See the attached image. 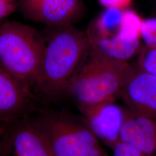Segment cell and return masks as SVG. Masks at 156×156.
Masks as SVG:
<instances>
[{"label": "cell", "mask_w": 156, "mask_h": 156, "mask_svg": "<svg viewBox=\"0 0 156 156\" xmlns=\"http://www.w3.org/2000/svg\"><path fill=\"white\" fill-rule=\"evenodd\" d=\"M46 42L44 55L33 92L39 102L65 96L67 85L89 48L86 33L73 25L56 27Z\"/></svg>", "instance_id": "6da1fadb"}, {"label": "cell", "mask_w": 156, "mask_h": 156, "mask_svg": "<svg viewBox=\"0 0 156 156\" xmlns=\"http://www.w3.org/2000/svg\"><path fill=\"white\" fill-rule=\"evenodd\" d=\"M133 68L127 62L102 55L89 47L67 85L65 96L78 107L114 101Z\"/></svg>", "instance_id": "7a4b0ae2"}, {"label": "cell", "mask_w": 156, "mask_h": 156, "mask_svg": "<svg viewBox=\"0 0 156 156\" xmlns=\"http://www.w3.org/2000/svg\"><path fill=\"white\" fill-rule=\"evenodd\" d=\"M33 117L53 156H110L83 116L40 107Z\"/></svg>", "instance_id": "3957f363"}, {"label": "cell", "mask_w": 156, "mask_h": 156, "mask_svg": "<svg viewBox=\"0 0 156 156\" xmlns=\"http://www.w3.org/2000/svg\"><path fill=\"white\" fill-rule=\"evenodd\" d=\"M45 47V40L28 25L10 20L1 24L0 66L32 91Z\"/></svg>", "instance_id": "277c9868"}, {"label": "cell", "mask_w": 156, "mask_h": 156, "mask_svg": "<svg viewBox=\"0 0 156 156\" xmlns=\"http://www.w3.org/2000/svg\"><path fill=\"white\" fill-rule=\"evenodd\" d=\"M0 156H53L33 115L0 128Z\"/></svg>", "instance_id": "5b68a950"}, {"label": "cell", "mask_w": 156, "mask_h": 156, "mask_svg": "<svg viewBox=\"0 0 156 156\" xmlns=\"http://www.w3.org/2000/svg\"><path fill=\"white\" fill-rule=\"evenodd\" d=\"M38 104L31 90L0 66V128L33 115Z\"/></svg>", "instance_id": "8992f818"}, {"label": "cell", "mask_w": 156, "mask_h": 156, "mask_svg": "<svg viewBox=\"0 0 156 156\" xmlns=\"http://www.w3.org/2000/svg\"><path fill=\"white\" fill-rule=\"evenodd\" d=\"M17 7L26 19L56 27L73 25L84 11L82 0H19Z\"/></svg>", "instance_id": "52a82bcc"}, {"label": "cell", "mask_w": 156, "mask_h": 156, "mask_svg": "<svg viewBox=\"0 0 156 156\" xmlns=\"http://www.w3.org/2000/svg\"><path fill=\"white\" fill-rule=\"evenodd\" d=\"M120 97L129 111L156 122V76L134 68Z\"/></svg>", "instance_id": "ba28073f"}, {"label": "cell", "mask_w": 156, "mask_h": 156, "mask_svg": "<svg viewBox=\"0 0 156 156\" xmlns=\"http://www.w3.org/2000/svg\"><path fill=\"white\" fill-rule=\"evenodd\" d=\"M90 128L107 146L111 148L120 139L124 109L109 101L78 107Z\"/></svg>", "instance_id": "9c48e42d"}, {"label": "cell", "mask_w": 156, "mask_h": 156, "mask_svg": "<svg viewBox=\"0 0 156 156\" xmlns=\"http://www.w3.org/2000/svg\"><path fill=\"white\" fill-rule=\"evenodd\" d=\"M120 139L145 156H156V122L123 108Z\"/></svg>", "instance_id": "30bf717a"}, {"label": "cell", "mask_w": 156, "mask_h": 156, "mask_svg": "<svg viewBox=\"0 0 156 156\" xmlns=\"http://www.w3.org/2000/svg\"><path fill=\"white\" fill-rule=\"evenodd\" d=\"M139 57V68L156 76V49L142 47Z\"/></svg>", "instance_id": "8fae6325"}, {"label": "cell", "mask_w": 156, "mask_h": 156, "mask_svg": "<svg viewBox=\"0 0 156 156\" xmlns=\"http://www.w3.org/2000/svg\"><path fill=\"white\" fill-rule=\"evenodd\" d=\"M141 39L146 46L156 49V17L143 20L141 27Z\"/></svg>", "instance_id": "7c38bea8"}, {"label": "cell", "mask_w": 156, "mask_h": 156, "mask_svg": "<svg viewBox=\"0 0 156 156\" xmlns=\"http://www.w3.org/2000/svg\"><path fill=\"white\" fill-rule=\"evenodd\" d=\"M113 156H145L134 146L119 140L112 146Z\"/></svg>", "instance_id": "4fadbf2b"}, {"label": "cell", "mask_w": 156, "mask_h": 156, "mask_svg": "<svg viewBox=\"0 0 156 156\" xmlns=\"http://www.w3.org/2000/svg\"><path fill=\"white\" fill-rule=\"evenodd\" d=\"M17 7L16 0H0V19L2 20L11 15Z\"/></svg>", "instance_id": "5bb4252c"}, {"label": "cell", "mask_w": 156, "mask_h": 156, "mask_svg": "<svg viewBox=\"0 0 156 156\" xmlns=\"http://www.w3.org/2000/svg\"><path fill=\"white\" fill-rule=\"evenodd\" d=\"M101 4L106 8H115L120 9H127L133 0H99Z\"/></svg>", "instance_id": "9a60e30c"}]
</instances>
